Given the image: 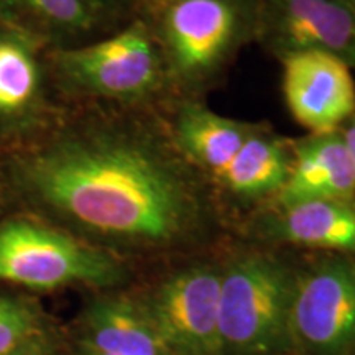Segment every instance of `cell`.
I'll list each match as a JSON object with an SVG mask.
<instances>
[{
    "label": "cell",
    "instance_id": "obj_20",
    "mask_svg": "<svg viewBox=\"0 0 355 355\" xmlns=\"http://www.w3.org/2000/svg\"><path fill=\"white\" fill-rule=\"evenodd\" d=\"M115 2H117L123 10H127L130 15L135 17L137 13L141 12L148 6H152V3L157 2V0H115Z\"/></svg>",
    "mask_w": 355,
    "mask_h": 355
},
{
    "label": "cell",
    "instance_id": "obj_9",
    "mask_svg": "<svg viewBox=\"0 0 355 355\" xmlns=\"http://www.w3.org/2000/svg\"><path fill=\"white\" fill-rule=\"evenodd\" d=\"M285 104L306 133L340 130L355 114L354 71L339 58L309 51L283 58Z\"/></svg>",
    "mask_w": 355,
    "mask_h": 355
},
{
    "label": "cell",
    "instance_id": "obj_8",
    "mask_svg": "<svg viewBox=\"0 0 355 355\" xmlns=\"http://www.w3.org/2000/svg\"><path fill=\"white\" fill-rule=\"evenodd\" d=\"M257 44L278 61L327 53L355 73V0H260Z\"/></svg>",
    "mask_w": 355,
    "mask_h": 355
},
{
    "label": "cell",
    "instance_id": "obj_3",
    "mask_svg": "<svg viewBox=\"0 0 355 355\" xmlns=\"http://www.w3.org/2000/svg\"><path fill=\"white\" fill-rule=\"evenodd\" d=\"M51 61L66 94L96 105L162 110L175 101L157 40L140 17L94 42L56 48Z\"/></svg>",
    "mask_w": 355,
    "mask_h": 355
},
{
    "label": "cell",
    "instance_id": "obj_15",
    "mask_svg": "<svg viewBox=\"0 0 355 355\" xmlns=\"http://www.w3.org/2000/svg\"><path fill=\"white\" fill-rule=\"evenodd\" d=\"M79 344L109 355H171L144 301L101 296L83 313Z\"/></svg>",
    "mask_w": 355,
    "mask_h": 355
},
{
    "label": "cell",
    "instance_id": "obj_19",
    "mask_svg": "<svg viewBox=\"0 0 355 355\" xmlns=\"http://www.w3.org/2000/svg\"><path fill=\"white\" fill-rule=\"evenodd\" d=\"M340 133H343L345 146H347L350 157H352V162L355 165V114L344 123L343 127H340Z\"/></svg>",
    "mask_w": 355,
    "mask_h": 355
},
{
    "label": "cell",
    "instance_id": "obj_4",
    "mask_svg": "<svg viewBox=\"0 0 355 355\" xmlns=\"http://www.w3.org/2000/svg\"><path fill=\"white\" fill-rule=\"evenodd\" d=\"M296 273L298 263L272 248H242L222 257V355H275L293 345Z\"/></svg>",
    "mask_w": 355,
    "mask_h": 355
},
{
    "label": "cell",
    "instance_id": "obj_7",
    "mask_svg": "<svg viewBox=\"0 0 355 355\" xmlns=\"http://www.w3.org/2000/svg\"><path fill=\"white\" fill-rule=\"evenodd\" d=\"M220 279L222 259L193 260L141 298L171 355H222Z\"/></svg>",
    "mask_w": 355,
    "mask_h": 355
},
{
    "label": "cell",
    "instance_id": "obj_1",
    "mask_svg": "<svg viewBox=\"0 0 355 355\" xmlns=\"http://www.w3.org/2000/svg\"><path fill=\"white\" fill-rule=\"evenodd\" d=\"M12 170L35 204L119 245L189 247L220 212L209 181L176 148L163 109L94 105L61 123Z\"/></svg>",
    "mask_w": 355,
    "mask_h": 355
},
{
    "label": "cell",
    "instance_id": "obj_2",
    "mask_svg": "<svg viewBox=\"0 0 355 355\" xmlns=\"http://www.w3.org/2000/svg\"><path fill=\"white\" fill-rule=\"evenodd\" d=\"M135 17L157 40L173 97L206 101L257 43L260 0H157Z\"/></svg>",
    "mask_w": 355,
    "mask_h": 355
},
{
    "label": "cell",
    "instance_id": "obj_13",
    "mask_svg": "<svg viewBox=\"0 0 355 355\" xmlns=\"http://www.w3.org/2000/svg\"><path fill=\"white\" fill-rule=\"evenodd\" d=\"M340 199L355 201V165L340 130L291 139V168L272 204Z\"/></svg>",
    "mask_w": 355,
    "mask_h": 355
},
{
    "label": "cell",
    "instance_id": "obj_10",
    "mask_svg": "<svg viewBox=\"0 0 355 355\" xmlns=\"http://www.w3.org/2000/svg\"><path fill=\"white\" fill-rule=\"evenodd\" d=\"M248 230L261 242L355 255V201L316 199L252 212Z\"/></svg>",
    "mask_w": 355,
    "mask_h": 355
},
{
    "label": "cell",
    "instance_id": "obj_16",
    "mask_svg": "<svg viewBox=\"0 0 355 355\" xmlns=\"http://www.w3.org/2000/svg\"><path fill=\"white\" fill-rule=\"evenodd\" d=\"M37 43L15 28H0V125L32 117L42 99Z\"/></svg>",
    "mask_w": 355,
    "mask_h": 355
},
{
    "label": "cell",
    "instance_id": "obj_18",
    "mask_svg": "<svg viewBox=\"0 0 355 355\" xmlns=\"http://www.w3.org/2000/svg\"><path fill=\"white\" fill-rule=\"evenodd\" d=\"M6 355H53V344L46 336L38 334Z\"/></svg>",
    "mask_w": 355,
    "mask_h": 355
},
{
    "label": "cell",
    "instance_id": "obj_21",
    "mask_svg": "<svg viewBox=\"0 0 355 355\" xmlns=\"http://www.w3.org/2000/svg\"><path fill=\"white\" fill-rule=\"evenodd\" d=\"M79 355H109V354H102V352H99V350H94V349L87 347V345L79 344Z\"/></svg>",
    "mask_w": 355,
    "mask_h": 355
},
{
    "label": "cell",
    "instance_id": "obj_12",
    "mask_svg": "<svg viewBox=\"0 0 355 355\" xmlns=\"http://www.w3.org/2000/svg\"><path fill=\"white\" fill-rule=\"evenodd\" d=\"M163 115L176 148L211 186L227 170L257 125L217 114L206 101L175 99L163 109Z\"/></svg>",
    "mask_w": 355,
    "mask_h": 355
},
{
    "label": "cell",
    "instance_id": "obj_5",
    "mask_svg": "<svg viewBox=\"0 0 355 355\" xmlns=\"http://www.w3.org/2000/svg\"><path fill=\"white\" fill-rule=\"evenodd\" d=\"M127 277L117 257L64 230L32 220L0 225V282L56 290L71 285L110 288Z\"/></svg>",
    "mask_w": 355,
    "mask_h": 355
},
{
    "label": "cell",
    "instance_id": "obj_6",
    "mask_svg": "<svg viewBox=\"0 0 355 355\" xmlns=\"http://www.w3.org/2000/svg\"><path fill=\"white\" fill-rule=\"evenodd\" d=\"M291 344L308 355H347L355 345V255L319 254L298 263Z\"/></svg>",
    "mask_w": 355,
    "mask_h": 355
},
{
    "label": "cell",
    "instance_id": "obj_17",
    "mask_svg": "<svg viewBox=\"0 0 355 355\" xmlns=\"http://www.w3.org/2000/svg\"><path fill=\"white\" fill-rule=\"evenodd\" d=\"M38 334H43L38 311L24 300L0 295V355L19 349Z\"/></svg>",
    "mask_w": 355,
    "mask_h": 355
},
{
    "label": "cell",
    "instance_id": "obj_11",
    "mask_svg": "<svg viewBox=\"0 0 355 355\" xmlns=\"http://www.w3.org/2000/svg\"><path fill=\"white\" fill-rule=\"evenodd\" d=\"M291 168V139L279 135L266 122H257L254 132L212 184L222 207L248 214L272 204L285 186Z\"/></svg>",
    "mask_w": 355,
    "mask_h": 355
},
{
    "label": "cell",
    "instance_id": "obj_14",
    "mask_svg": "<svg viewBox=\"0 0 355 355\" xmlns=\"http://www.w3.org/2000/svg\"><path fill=\"white\" fill-rule=\"evenodd\" d=\"M0 3L58 48L94 42L133 19L115 0H0Z\"/></svg>",
    "mask_w": 355,
    "mask_h": 355
}]
</instances>
